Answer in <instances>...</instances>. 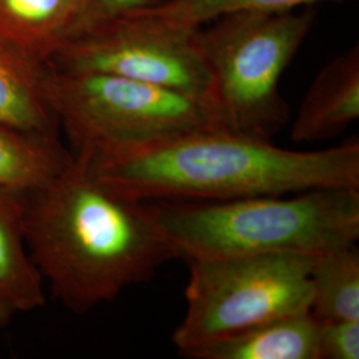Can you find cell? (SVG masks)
Wrapping results in <instances>:
<instances>
[{
  "label": "cell",
  "instance_id": "cell-1",
  "mask_svg": "<svg viewBox=\"0 0 359 359\" xmlns=\"http://www.w3.org/2000/svg\"><path fill=\"white\" fill-rule=\"evenodd\" d=\"M90 175L137 201H222L318 188H359V142L290 151L226 127L75 152Z\"/></svg>",
  "mask_w": 359,
  "mask_h": 359
},
{
  "label": "cell",
  "instance_id": "cell-2",
  "mask_svg": "<svg viewBox=\"0 0 359 359\" xmlns=\"http://www.w3.org/2000/svg\"><path fill=\"white\" fill-rule=\"evenodd\" d=\"M29 255L51 293L75 313L115 299L177 256L148 203L92 176L81 154L26 196Z\"/></svg>",
  "mask_w": 359,
  "mask_h": 359
},
{
  "label": "cell",
  "instance_id": "cell-3",
  "mask_svg": "<svg viewBox=\"0 0 359 359\" xmlns=\"http://www.w3.org/2000/svg\"><path fill=\"white\" fill-rule=\"evenodd\" d=\"M222 201H149L177 258L308 253L355 244L359 188Z\"/></svg>",
  "mask_w": 359,
  "mask_h": 359
},
{
  "label": "cell",
  "instance_id": "cell-4",
  "mask_svg": "<svg viewBox=\"0 0 359 359\" xmlns=\"http://www.w3.org/2000/svg\"><path fill=\"white\" fill-rule=\"evenodd\" d=\"M313 20L310 10L244 11L224 15L200 31V48L228 128L270 139L286 124L289 114L280 95V79Z\"/></svg>",
  "mask_w": 359,
  "mask_h": 359
},
{
  "label": "cell",
  "instance_id": "cell-5",
  "mask_svg": "<svg viewBox=\"0 0 359 359\" xmlns=\"http://www.w3.org/2000/svg\"><path fill=\"white\" fill-rule=\"evenodd\" d=\"M317 255L259 253L187 261V313L172 342L184 355L196 347L277 317L306 313Z\"/></svg>",
  "mask_w": 359,
  "mask_h": 359
},
{
  "label": "cell",
  "instance_id": "cell-6",
  "mask_svg": "<svg viewBox=\"0 0 359 359\" xmlns=\"http://www.w3.org/2000/svg\"><path fill=\"white\" fill-rule=\"evenodd\" d=\"M44 90L75 152L152 142L191 129L226 127L205 104L126 77L48 65Z\"/></svg>",
  "mask_w": 359,
  "mask_h": 359
},
{
  "label": "cell",
  "instance_id": "cell-7",
  "mask_svg": "<svg viewBox=\"0 0 359 359\" xmlns=\"http://www.w3.org/2000/svg\"><path fill=\"white\" fill-rule=\"evenodd\" d=\"M200 31L201 27L151 13H127L68 39L48 65L60 71L126 77L179 92L219 115L212 76L198 43Z\"/></svg>",
  "mask_w": 359,
  "mask_h": 359
},
{
  "label": "cell",
  "instance_id": "cell-8",
  "mask_svg": "<svg viewBox=\"0 0 359 359\" xmlns=\"http://www.w3.org/2000/svg\"><path fill=\"white\" fill-rule=\"evenodd\" d=\"M359 117V47L338 55L311 83L298 108L292 140L314 142L338 136Z\"/></svg>",
  "mask_w": 359,
  "mask_h": 359
},
{
  "label": "cell",
  "instance_id": "cell-9",
  "mask_svg": "<svg viewBox=\"0 0 359 359\" xmlns=\"http://www.w3.org/2000/svg\"><path fill=\"white\" fill-rule=\"evenodd\" d=\"M192 359H320L318 321L297 313L257 323L196 347Z\"/></svg>",
  "mask_w": 359,
  "mask_h": 359
},
{
  "label": "cell",
  "instance_id": "cell-10",
  "mask_svg": "<svg viewBox=\"0 0 359 359\" xmlns=\"http://www.w3.org/2000/svg\"><path fill=\"white\" fill-rule=\"evenodd\" d=\"M26 196L0 188V299L13 313L46 304L44 280L27 245Z\"/></svg>",
  "mask_w": 359,
  "mask_h": 359
},
{
  "label": "cell",
  "instance_id": "cell-11",
  "mask_svg": "<svg viewBox=\"0 0 359 359\" xmlns=\"http://www.w3.org/2000/svg\"><path fill=\"white\" fill-rule=\"evenodd\" d=\"M81 0H0V40L43 63L76 28Z\"/></svg>",
  "mask_w": 359,
  "mask_h": 359
},
{
  "label": "cell",
  "instance_id": "cell-12",
  "mask_svg": "<svg viewBox=\"0 0 359 359\" xmlns=\"http://www.w3.org/2000/svg\"><path fill=\"white\" fill-rule=\"evenodd\" d=\"M47 63L0 40V124L55 133V116L47 102Z\"/></svg>",
  "mask_w": 359,
  "mask_h": 359
},
{
  "label": "cell",
  "instance_id": "cell-13",
  "mask_svg": "<svg viewBox=\"0 0 359 359\" xmlns=\"http://www.w3.org/2000/svg\"><path fill=\"white\" fill-rule=\"evenodd\" d=\"M55 133L29 132L0 124V188L36 192L72 161Z\"/></svg>",
  "mask_w": 359,
  "mask_h": 359
},
{
  "label": "cell",
  "instance_id": "cell-14",
  "mask_svg": "<svg viewBox=\"0 0 359 359\" xmlns=\"http://www.w3.org/2000/svg\"><path fill=\"white\" fill-rule=\"evenodd\" d=\"M310 283L309 311L317 321H359L357 244L341 245L317 255Z\"/></svg>",
  "mask_w": 359,
  "mask_h": 359
},
{
  "label": "cell",
  "instance_id": "cell-15",
  "mask_svg": "<svg viewBox=\"0 0 359 359\" xmlns=\"http://www.w3.org/2000/svg\"><path fill=\"white\" fill-rule=\"evenodd\" d=\"M317 1L322 0H161L154 7L142 10V13L165 18L181 25L201 27L228 13L290 11Z\"/></svg>",
  "mask_w": 359,
  "mask_h": 359
},
{
  "label": "cell",
  "instance_id": "cell-16",
  "mask_svg": "<svg viewBox=\"0 0 359 359\" xmlns=\"http://www.w3.org/2000/svg\"><path fill=\"white\" fill-rule=\"evenodd\" d=\"M320 359H358L359 321L318 322Z\"/></svg>",
  "mask_w": 359,
  "mask_h": 359
},
{
  "label": "cell",
  "instance_id": "cell-17",
  "mask_svg": "<svg viewBox=\"0 0 359 359\" xmlns=\"http://www.w3.org/2000/svg\"><path fill=\"white\" fill-rule=\"evenodd\" d=\"M161 0H81V8L72 36L117 16L154 7Z\"/></svg>",
  "mask_w": 359,
  "mask_h": 359
},
{
  "label": "cell",
  "instance_id": "cell-18",
  "mask_svg": "<svg viewBox=\"0 0 359 359\" xmlns=\"http://www.w3.org/2000/svg\"><path fill=\"white\" fill-rule=\"evenodd\" d=\"M13 310L3 299H0V327L13 317Z\"/></svg>",
  "mask_w": 359,
  "mask_h": 359
}]
</instances>
